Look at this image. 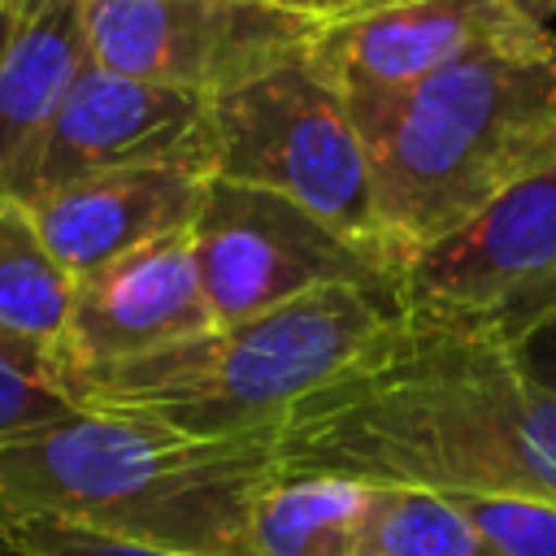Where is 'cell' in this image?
Instances as JSON below:
<instances>
[{"label": "cell", "mask_w": 556, "mask_h": 556, "mask_svg": "<svg viewBox=\"0 0 556 556\" xmlns=\"http://www.w3.org/2000/svg\"><path fill=\"white\" fill-rule=\"evenodd\" d=\"M278 473L556 500V391L513 348L391 321L274 426Z\"/></svg>", "instance_id": "6da1fadb"}, {"label": "cell", "mask_w": 556, "mask_h": 556, "mask_svg": "<svg viewBox=\"0 0 556 556\" xmlns=\"http://www.w3.org/2000/svg\"><path fill=\"white\" fill-rule=\"evenodd\" d=\"M274 482V430L204 439L74 408L0 443V530L61 521L174 556H256L252 513Z\"/></svg>", "instance_id": "7a4b0ae2"}, {"label": "cell", "mask_w": 556, "mask_h": 556, "mask_svg": "<svg viewBox=\"0 0 556 556\" xmlns=\"http://www.w3.org/2000/svg\"><path fill=\"white\" fill-rule=\"evenodd\" d=\"M348 117L369 156L387 243L404 261L556 165V39L539 30L482 48Z\"/></svg>", "instance_id": "3957f363"}, {"label": "cell", "mask_w": 556, "mask_h": 556, "mask_svg": "<svg viewBox=\"0 0 556 556\" xmlns=\"http://www.w3.org/2000/svg\"><path fill=\"white\" fill-rule=\"evenodd\" d=\"M400 317V287H330L74 378L65 395L78 408L152 417L204 439L265 434Z\"/></svg>", "instance_id": "277c9868"}, {"label": "cell", "mask_w": 556, "mask_h": 556, "mask_svg": "<svg viewBox=\"0 0 556 556\" xmlns=\"http://www.w3.org/2000/svg\"><path fill=\"white\" fill-rule=\"evenodd\" d=\"M208 174L278 191L356 243H387L365 143L308 48L208 100ZM404 269V265H400Z\"/></svg>", "instance_id": "5b68a950"}, {"label": "cell", "mask_w": 556, "mask_h": 556, "mask_svg": "<svg viewBox=\"0 0 556 556\" xmlns=\"http://www.w3.org/2000/svg\"><path fill=\"white\" fill-rule=\"evenodd\" d=\"M408 321L521 352L556 326V165L521 178L400 269Z\"/></svg>", "instance_id": "8992f818"}, {"label": "cell", "mask_w": 556, "mask_h": 556, "mask_svg": "<svg viewBox=\"0 0 556 556\" xmlns=\"http://www.w3.org/2000/svg\"><path fill=\"white\" fill-rule=\"evenodd\" d=\"M200 282L217 326L274 313L330 287H400V256L356 243L295 200L208 178L191 222Z\"/></svg>", "instance_id": "52a82bcc"}, {"label": "cell", "mask_w": 556, "mask_h": 556, "mask_svg": "<svg viewBox=\"0 0 556 556\" xmlns=\"http://www.w3.org/2000/svg\"><path fill=\"white\" fill-rule=\"evenodd\" d=\"M91 65L217 100L313 43L304 17L269 0H83Z\"/></svg>", "instance_id": "ba28073f"}, {"label": "cell", "mask_w": 556, "mask_h": 556, "mask_svg": "<svg viewBox=\"0 0 556 556\" xmlns=\"http://www.w3.org/2000/svg\"><path fill=\"white\" fill-rule=\"evenodd\" d=\"M135 165H187L208 174V100L87 65L35 148L4 174L0 200Z\"/></svg>", "instance_id": "9c48e42d"}, {"label": "cell", "mask_w": 556, "mask_h": 556, "mask_svg": "<svg viewBox=\"0 0 556 556\" xmlns=\"http://www.w3.org/2000/svg\"><path fill=\"white\" fill-rule=\"evenodd\" d=\"M504 0H404L352 22L317 26L308 43L313 70L339 91L343 109H374L408 96L447 65L539 35Z\"/></svg>", "instance_id": "30bf717a"}, {"label": "cell", "mask_w": 556, "mask_h": 556, "mask_svg": "<svg viewBox=\"0 0 556 556\" xmlns=\"http://www.w3.org/2000/svg\"><path fill=\"white\" fill-rule=\"evenodd\" d=\"M191 230L165 235L87 278H74V304L61 339L56 382L152 356L213 330Z\"/></svg>", "instance_id": "8fae6325"}, {"label": "cell", "mask_w": 556, "mask_h": 556, "mask_svg": "<svg viewBox=\"0 0 556 556\" xmlns=\"http://www.w3.org/2000/svg\"><path fill=\"white\" fill-rule=\"evenodd\" d=\"M208 178L213 174L187 165H135L65 182L17 204H26L52 256L74 278H87L165 235L191 230Z\"/></svg>", "instance_id": "7c38bea8"}, {"label": "cell", "mask_w": 556, "mask_h": 556, "mask_svg": "<svg viewBox=\"0 0 556 556\" xmlns=\"http://www.w3.org/2000/svg\"><path fill=\"white\" fill-rule=\"evenodd\" d=\"M87 65L83 0H17L0 52V182L48 130Z\"/></svg>", "instance_id": "4fadbf2b"}, {"label": "cell", "mask_w": 556, "mask_h": 556, "mask_svg": "<svg viewBox=\"0 0 556 556\" xmlns=\"http://www.w3.org/2000/svg\"><path fill=\"white\" fill-rule=\"evenodd\" d=\"M70 304L74 274L52 256L26 204L0 200V348L56 382Z\"/></svg>", "instance_id": "5bb4252c"}, {"label": "cell", "mask_w": 556, "mask_h": 556, "mask_svg": "<svg viewBox=\"0 0 556 556\" xmlns=\"http://www.w3.org/2000/svg\"><path fill=\"white\" fill-rule=\"evenodd\" d=\"M365 486L343 478H287L256 500V556H356Z\"/></svg>", "instance_id": "9a60e30c"}, {"label": "cell", "mask_w": 556, "mask_h": 556, "mask_svg": "<svg viewBox=\"0 0 556 556\" xmlns=\"http://www.w3.org/2000/svg\"><path fill=\"white\" fill-rule=\"evenodd\" d=\"M356 556H500L443 491L365 486Z\"/></svg>", "instance_id": "2e32d148"}, {"label": "cell", "mask_w": 556, "mask_h": 556, "mask_svg": "<svg viewBox=\"0 0 556 556\" xmlns=\"http://www.w3.org/2000/svg\"><path fill=\"white\" fill-rule=\"evenodd\" d=\"M452 504L500 556H556V500L547 495H452Z\"/></svg>", "instance_id": "e0dca14e"}, {"label": "cell", "mask_w": 556, "mask_h": 556, "mask_svg": "<svg viewBox=\"0 0 556 556\" xmlns=\"http://www.w3.org/2000/svg\"><path fill=\"white\" fill-rule=\"evenodd\" d=\"M78 404L39 369L0 348V443L70 417Z\"/></svg>", "instance_id": "ac0fdd59"}, {"label": "cell", "mask_w": 556, "mask_h": 556, "mask_svg": "<svg viewBox=\"0 0 556 556\" xmlns=\"http://www.w3.org/2000/svg\"><path fill=\"white\" fill-rule=\"evenodd\" d=\"M0 534L13 539L26 556H174V552L139 547V543L109 539V534L78 530V526H61V521H17V526H4Z\"/></svg>", "instance_id": "d6986e66"}, {"label": "cell", "mask_w": 556, "mask_h": 556, "mask_svg": "<svg viewBox=\"0 0 556 556\" xmlns=\"http://www.w3.org/2000/svg\"><path fill=\"white\" fill-rule=\"evenodd\" d=\"M269 4L304 17L308 26H334V22H352V17H365V13H378L404 0H269Z\"/></svg>", "instance_id": "ffe728a7"}, {"label": "cell", "mask_w": 556, "mask_h": 556, "mask_svg": "<svg viewBox=\"0 0 556 556\" xmlns=\"http://www.w3.org/2000/svg\"><path fill=\"white\" fill-rule=\"evenodd\" d=\"M517 356H521V365H526V369H530L547 391H556V326H552V330H543L539 339H530Z\"/></svg>", "instance_id": "44dd1931"}, {"label": "cell", "mask_w": 556, "mask_h": 556, "mask_svg": "<svg viewBox=\"0 0 556 556\" xmlns=\"http://www.w3.org/2000/svg\"><path fill=\"white\" fill-rule=\"evenodd\" d=\"M521 22H530V26H543L547 30V17L556 13V0H504Z\"/></svg>", "instance_id": "7402d4cb"}, {"label": "cell", "mask_w": 556, "mask_h": 556, "mask_svg": "<svg viewBox=\"0 0 556 556\" xmlns=\"http://www.w3.org/2000/svg\"><path fill=\"white\" fill-rule=\"evenodd\" d=\"M13 13H17V0H0V52L9 43V30H13Z\"/></svg>", "instance_id": "603a6c76"}, {"label": "cell", "mask_w": 556, "mask_h": 556, "mask_svg": "<svg viewBox=\"0 0 556 556\" xmlns=\"http://www.w3.org/2000/svg\"><path fill=\"white\" fill-rule=\"evenodd\" d=\"M0 556H26V552H22L13 539H4V534H0Z\"/></svg>", "instance_id": "cb8c5ba5"}]
</instances>
